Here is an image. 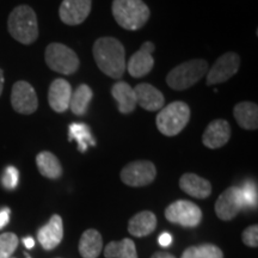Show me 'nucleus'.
Returning <instances> with one entry per match:
<instances>
[{"label":"nucleus","mask_w":258,"mask_h":258,"mask_svg":"<svg viewBox=\"0 0 258 258\" xmlns=\"http://www.w3.org/2000/svg\"><path fill=\"white\" fill-rule=\"evenodd\" d=\"M93 59L98 69L112 79H120L125 71V50L115 37H101L93 44Z\"/></svg>","instance_id":"obj_1"},{"label":"nucleus","mask_w":258,"mask_h":258,"mask_svg":"<svg viewBox=\"0 0 258 258\" xmlns=\"http://www.w3.org/2000/svg\"><path fill=\"white\" fill-rule=\"evenodd\" d=\"M9 32L22 44H31L38 37V23L35 11L28 5H19L12 10L8 21Z\"/></svg>","instance_id":"obj_2"},{"label":"nucleus","mask_w":258,"mask_h":258,"mask_svg":"<svg viewBox=\"0 0 258 258\" xmlns=\"http://www.w3.org/2000/svg\"><path fill=\"white\" fill-rule=\"evenodd\" d=\"M111 10L116 23L131 31L144 28L151 17L150 9L143 0H114Z\"/></svg>","instance_id":"obj_3"},{"label":"nucleus","mask_w":258,"mask_h":258,"mask_svg":"<svg viewBox=\"0 0 258 258\" xmlns=\"http://www.w3.org/2000/svg\"><path fill=\"white\" fill-rule=\"evenodd\" d=\"M207 72V61L203 59L190 60L171 70L166 76V83L172 90L183 91L199 83Z\"/></svg>","instance_id":"obj_4"},{"label":"nucleus","mask_w":258,"mask_h":258,"mask_svg":"<svg viewBox=\"0 0 258 258\" xmlns=\"http://www.w3.org/2000/svg\"><path fill=\"white\" fill-rule=\"evenodd\" d=\"M189 120V105L182 101H176L167 104L158 112L156 124L161 134L166 137H175L186 127Z\"/></svg>","instance_id":"obj_5"},{"label":"nucleus","mask_w":258,"mask_h":258,"mask_svg":"<svg viewBox=\"0 0 258 258\" xmlns=\"http://www.w3.org/2000/svg\"><path fill=\"white\" fill-rule=\"evenodd\" d=\"M44 57L47 66L56 73L71 76L79 70L80 61L76 51L62 43H50Z\"/></svg>","instance_id":"obj_6"},{"label":"nucleus","mask_w":258,"mask_h":258,"mask_svg":"<svg viewBox=\"0 0 258 258\" xmlns=\"http://www.w3.org/2000/svg\"><path fill=\"white\" fill-rule=\"evenodd\" d=\"M165 218L172 224H178L183 227H196L202 220V211L195 203L178 200L165 209Z\"/></svg>","instance_id":"obj_7"},{"label":"nucleus","mask_w":258,"mask_h":258,"mask_svg":"<svg viewBox=\"0 0 258 258\" xmlns=\"http://www.w3.org/2000/svg\"><path fill=\"white\" fill-rule=\"evenodd\" d=\"M157 176L156 165L148 160H135L121 171V179L129 186H145L151 184Z\"/></svg>","instance_id":"obj_8"},{"label":"nucleus","mask_w":258,"mask_h":258,"mask_svg":"<svg viewBox=\"0 0 258 258\" xmlns=\"http://www.w3.org/2000/svg\"><path fill=\"white\" fill-rule=\"evenodd\" d=\"M11 105L18 114H34L38 108V99L35 89L24 80L15 83L11 92Z\"/></svg>","instance_id":"obj_9"},{"label":"nucleus","mask_w":258,"mask_h":258,"mask_svg":"<svg viewBox=\"0 0 258 258\" xmlns=\"http://www.w3.org/2000/svg\"><path fill=\"white\" fill-rule=\"evenodd\" d=\"M240 67V56L234 51L221 55L207 72V85L221 84L231 79Z\"/></svg>","instance_id":"obj_10"},{"label":"nucleus","mask_w":258,"mask_h":258,"mask_svg":"<svg viewBox=\"0 0 258 258\" xmlns=\"http://www.w3.org/2000/svg\"><path fill=\"white\" fill-rule=\"evenodd\" d=\"M243 208H245L243 196H241L240 188H237V186L226 189L219 196L215 203V213L218 218L224 221H230L234 219Z\"/></svg>","instance_id":"obj_11"},{"label":"nucleus","mask_w":258,"mask_h":258,"mask_svg":"<svg viewBox=\"0 0 258 258\" xmlns=\"http://www.w3.org/2000/svg\"><path fill=\"white\" fill-rule=\"evenodd\" d=\"M92 0H62L59 8L61 22L67 25H79L89 17Z\"/></svg>","instance_id":"obj_12"},{"label":"nucleus","mask_w":258,"mask_h":258,"mask_svg":"<svg viewBox=\"0 0 258 258\" xmlns=\"http://www.w3.org/2000/svg\"><path fill=\"white\" fill-rule=\"evenodd\" d=\"M154 48L156 47L153 42H145L143 47L129 59L125 69L133 78H143L152 71L154 66V59L152 56Z\"/></svg>","instance_id":"obj_13"},{"label":"nucleus","mask_w":258,"mask_h":258,"mask_svg":"<svg viewBox=\"0 0 258 258\" xmlns=\"http://www.w3.org/2000/svg\"><path fill=\"white\" fill-rule=\"evenodd\" d=\"M231 138V125L226 120H214L207 125L202 135V143L211 150L225 146Z\"/></svg>","instance_id":"obj_14"},{"label":"nucleus","mask_w":258,"mask_h":258,"mask_svg":"<svg viewBox=\"0 0 258 258\" xmlns=\"http://www.w3.org/2000/svg\"><path fill=\"white\" fill-rule=\"evenodd\" d=\"M37 238L44 250L55 249L63 238V224L60 215H51L47 225L42 226L37 232Z\"/></svg>","instance_id":"obj_15"},{"label":"nucleus","mask_w":258,"mask_h":258,"mask_svg":"<svg viewBox=\"0 0 258 258\" xmlns=\"http://www.w3.org/2000/svg\"><path fill=\"white\" fill-rule=\"evenodd\" d=\"M71 96H72L71 84L64 79H55L49 86L48 103L54 111L62 114L70 109Z\"/></svg>","instance_id":"obj_16"},{"label":"nucleus","mask_w":258,"mask_h":258,"mask_svg":"<svg viewBox=\"0 0 258 258\" xmlns=\"http://www.w3.org/2000/svg\"><path fill=\"white\" fill-rule=\"evenodd\" d=\"M137 104L147 111H158L165 104V97L151 84H139L134 89Z\"/></svg>","instance_id":"obj_17"},{"label":"nucleus","mask_w":258,"mask_h":258,"mask_svg":"<svg viewBox=\"0 0 258 258\" xmlns=\"http://www.w3.org/2000/svg\"><path fill=\"white\" fill-rule=\"evenodd\" d=\"M179 186L183 191L196 199H207L212 194L211 182L195 173H185L180 177Z\"/></svg>","instance_id":"obj_18"},{"label":"nucleus","mask_w":258,"mask_h":258,"mask_svg":"<svg viewBox=\"0 0 258 258\" xmlns=\"http://www.w3.org/2000/svg\"><path fill=\"white\" fill-rule=\"evenodd\" d=\"M111 95L117 103L118 111L121 114H132L137 108V97L134 89L125 82L116 83L111 88Z\"/></svg>","instance_id":"obj_19"},{"label":"nucleus","mask_w":258,"mask_h":258,"mask_svg":"<svg viewBox=\"0 0 258 258\" xmlns=\"http://www.w3.org/2000/svg\"><path fill=\"white\" fill-rule=\"evenodd\" d=\"M157 217L154 213L150 211H144L135 214L128 222L129 233L134 237H146L156 230Z\"/></svg>","instance_id":"obj_20"},{"label":"nucleus","mask_w":258,"mask_h":258,"mask_svg":"<svg viewBox=\"0 0 258 258\" xmlns=\"http://www.w3.org/2000/svg\"><path fill=\"white\" fill-rule=\"evenodd\" d=\"M233 116L237 123L246 131L258 128V106L252 102H240L233 108Z\"/></svg>","instance_id":"obj_21"},{"label":"nucleus","mask_w":258,"mask_h":258,"mask_svg":"<svg viewBox=\"0 0 258 258\" xmlns=\"http://www.w3.org/2000/svg\"><path fill=\"white\" fill-rule=\"evenodd\" d=\"M103 247L102 235L98 231L90 228L84 232L79 241V252L83 258H97Z\"/></svg>","instance_id":"obj_22"},{"label":"nucleus","mask_w":258,"mask_h":258,"mask_svg":"<svg viewBox=\"0 0 258 258\" xmlns=\"http://www.w3.org/2000/svg\"><path fill=\"white\" fill-rule=\"evenodd\" d=\"M36 164L40 173L46 178L57 179L62 175V166L59 159L48 151H43L37 154Z\"/></svg>","instance_id":"obj_23"},{"label":"nucleus","mask_w":258,"mask_h":258,"mask_svg":"<svg viewBox=\"0 0 258 258\" xmlns=\"http://www.w3.org/2000/svg\"><path fill=\"white\" fill-rule=\"evenodd\" d=\"M93 92L86 84H82L72 92L70 101V109L74 115L83 116L86 114L90 102L92 101Z\"/></svg>","instance_id":"obj_24"},{"label":"nucleus","mask_w":258,"mask_h":258,"mask_svg":"<svg viewBox=\"0 0 258 258\" xmlns=\"http://www.w3.org/2000/svg\"><path fill=\"white\" fill-rule=\"evenodd\" d=\"M70 141H77L79 152H86L89 146H95L96 141L92 137L91 129L85 123H72L69 127Z\"/></svg>","instance_id":"obj_25"},{"label":"nucleus","mask_w":258,"mask_h":258,"mask_svg":"<svg viewBox=\"0 0 258 258\" xmlns=\"http://www.w3.org/2000/svg\"><path fill=\"white\" fill-rule=\"evenodd\" d=\"M105 258H138L134 241L124 238L120 241H111L104 249Z\"/></svg>","instance_id":"obj_26"},{"label":"nucleus","mask_w":258,"mask_h":258,"mask_svg":"<svg viewBox=\"0 0 258 258\" xmlns=\"http://www.w3.org/2000/svg\"><path fill=\"white\" fill-rule=\"evenodd\" d=\"M180 258H224V253L217 245L202 244L188 247Z\"/></svg>","instance_id":"obj_27"},{"label":"nucleus","mask_w":258,"mask_h":258,"mask_svg":"<svg viewBox=\"0 0 258 258\" xmlns=\"http://www.w3.org/2000/svg\"><path fill=\"white\" fill-rule=\"evenodd\" d=\"M18 246V237L11 232L0 234V258H11Z\"/></svg>","instance_id":"obj_28"},{"label":"nucleus","mask_w":258,"mask_h":258,"mask_svg":"<svg viewBox=\"0 0 258 258\" xmlns=\"http://www.w3.org/2000/svg\"><path fill=\"white\" fill-rule=\"evenodd\" d=\"M243 196L244 207H256L257 206V185L253 182H246L240 189Z\"/></svg>","instance_id":"obj_29"},{"label":"nucleus","mask_w":258,"mask_h":258,"mask_svg":"<svg viewBox=\"0 0 258 258\" xmlns=\"http://www.w3.org/2000/svg\"><path fill=\"white\" fill-rule=\"evenodd\" d=\"M19 173L18 170L14 166H8L2 177V183L6 189H15L18 184Z\"/></svg>","instance_id":"obj_30"},{"label":"nucleus","mask_w":258,"mask_h":258,"mask_svg":"<svg viewBox=\"0 0 258 258\" xmlns=\"http://www.w3.org/2000/svg\"><path fill=\"white\" fill-rule=\"evenodd\" d=\"M243 243L250 247H257L258 245V226H249L241 234Z\"/></svg>","instance_id":"obj_31"},{"label":"nucleus","mask_w":258,"mask_h":258,"mask_svg":"<svg viewBox=\"0 0 258 258\" xmlns=\"http://www.w3.org/2000/svg\"><path fill=\"white\" fill-rule=\"evenodd\" d=\"M10 213H11V211H10L9 208H3L2 211H0V230L9 224Z\"/></svg>","instance_id":"obj_32"},{"label":"nucleus","mask_w":258,"mask_h":258,"mask_svg":"<svg viewBox=\"0 0 258 258\" xmlns=\"http://www.w3.org/2000/svg\"><path fill=\"white\" fill-rule=\"evenodd\" d=\"M159 244L161 246H169L171 244V241H172V238H171V235L169 233H163L159 237Z\"/></svg>","instance_id":"obj_33"},{"label":"nucleus","mask_w":258,"mask_h":258,"mask_svg":"<svg viewBox=\"0 0 258 258\" xmlns=\"http://www.w3.org/2000/svg\"><path fill=\"white\" fill-rule=\"evenodd\" d=\"M151 258H176V257L172 256L171 253H167V252H157V253H154Z\"/></svg>","instance_id":"obj_34"},{"label":"nucleus","mask_w":258,"mask_h":258,"mask_svg":"<svg viewBox=\"0 0 258 258\" xmlns=\"http://www.w3.org/2000/svg\"><path fill=\"white\" fill-rule=\"evenodd\" d=\"M23 243H24L25 246L28 247V249H32V247L35 246V241H34V239H32V238H30V237L25 238V239L23 240Z\"/></svg>","instance_id":"obj_35"},{"label":"nucleus","mask_w":258,"mask_h":258,"mask_svg":"<svg viewBox=\"0 0 258 258\" xmlns=\"http://www.w3.org/2000/svg\"><path fill=\"white\" fill-rule=\"evenodd\" d=\"M3 89H4V72L0 69V96L3 93Z\"/></svg>","instance_id":"obj_36"}]
</instances>
